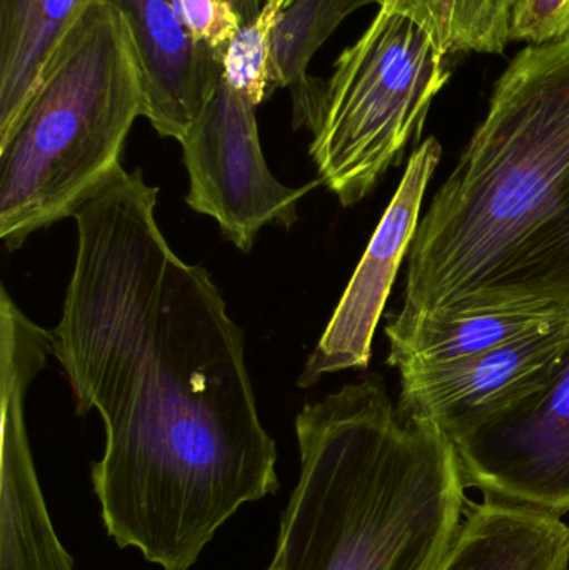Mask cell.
<instances>
[{
	"mask_svg": "<svg viewBox=\"0 0 569 570\" xmlns=\"http://www.w3.org/2000/svg\"><path fill=\"white\" fill-rule=\"evenodd\" d=\"M159 189L120 169L77 210L52 354L76 414L106 432L92 465L107 534L163 570H190L220 525L279 489L244 332L210 274L174 253Z\"/></svg>",
	"mask_w": 569,
	"mask_h": 570,
	"instance_id": "6da1fadb",
	"label": "cell"
},
{
	"mask_svg": "<svg viewBox=\"0 0 569 570\" xmlns=\"http://www.w3.org/2000/svg\"><path fill=\"white\" fill-rule=\"evenodd\" d=\"M406 261L398 318L569 308V37L511 60Z\"/></svg>",
	"mask_w": 569,
	"mask_h": 570,
	"instance_id": "7a4b0ae2",
	"label": "cell"
},
{
	"mask_svg": "<svg viewBox=\"0 0 569 570\" xmlns=\"http://www.w3.org/2000/svg\"><path fill=\"white\" fill-rule=\"evenodd\" d=\"M301 474L273 570H440L470 508L453 442L380 375L296 417Z\"/></svg>",
	"mask_w": 569,
	"mask_h": 570,
	"instance_id": "3957f363",
	"label": "cell"
},
{
	"mask_svg": "<svg viewBox=\"0 0 569 570\" xmlns=\"http://www.w3.org/2000/svg\"><path fill=\"white\" fill-rule=\"evenodd\" d=\"M144 116V73L124 13L90 2L50 53L10 136L0 142V239L17 250L89 203L122 169Z\"/></svg>",
	"mask_w": 569,
	"mask_h": 570,
	"instance_id": "277c9868",
	"label": "cell"
},
{
	"mask_svg": "<svg viewBox=\"0 0 569 570\" xmlns=\"http://www.w3.org/2000/svg\"><path fill=\"white\" fill-rule=\"evenodd\" d=\"M447 53L423 26L380 7L324 83L310 156L317 179L353 207L366 199L423 132L448 80Z\"/></svg>",
	"mask_w": 569,
	"mask_h": 570,
	"instance_id": "5b68a950",
	"label": "cell"
},
{
	"mask_svg": "<svg viewBox=\"0 0 569 570\" xmlns=\"http://www.w3.org/2000/svg\"><path fill=\"white\" fill-rule=\"evenodd\" d=\"M257 104L220 79L180 140L189 176L187 206L219 224L224 239L251 253L261 229L291 227L297 206L321 180L287 187L271 173L261 147Z\"/></svg>",
	"mask_w": 569,
	"mask_h": 570,
	"instance_id": "8992f818",
	"label": "cell"
},
{
	"mask_svg": "<svg viewBox=\"0 0 569 570\" xmlns=\"http://www.w3.org/2000/svg\"><path fill=\"white\" fill-rule=\"evenodd\" d=\"M467 489L483 501L569 512V347L545 387L453 439Z\"/></svg>",
	"mask_w": 569,
	"mask_h": 570,
	"instance_id": "52a82bcc",
	"label": "cell"
},
{
	"mask_svg": "<svg viewBox=\"0 0 569 570\" xmlns=\"http://www.w3.org/2000/svg\"><path fill=\"white\" fill-rule=\"evenodd\" d=\"M52 331L0 287V570H73L47 512L27 434L30 384L52 354Z\"/></svg>",
	"mask_w": 569,
	"mask_h": 570,
	"instance_id": "ba28073f",
	"label": "cell"
},
{
	"mask_svg": "<svg viewBox=\"0 0 569 570\" xmlns=\"http://www.w3.org/2000/svg\"><path fill=\"white\" fill-rule=\"evenodd\" d=\"M443 147L428 137L408 160L406 173L386 213L381 217L366 253L361 257L333 317L297 379L301 389L316 385L324 375L366 371L391 288L408 259L420 227L424 194L440 166Z\"/></svg>",
	"mask_w": 569,
	"mask_h": 570,
	"instance_id": "9c48e42d",
	"label": "cell"
},
{
	"mask_svg": "<svg viewBox=\"0 0 569 570\" xmlns=\"http://www.w3.org/2000/svg\"><path fill=\"white\" fill-rule=\"evenodd\" d=\"M569 347V322L493 351L400 368L396 407L434 422L450 441L547 385Z\"/></svg>",
	"mask_w": 569,
	"mask_h": 570,
	"instance_id": "30bf717a",
	"label": "cell"
},
{
	"mask_svg": "<svg viewBox=\"0 0 569 570\" xmlns=\"http://www.w3.org/2000/svg\"><path fill=\"white\" fill-rule=\"evenodd\" d=\"M126 17L144 73V116L183 140L223 79V57L190 32L180 0H107Z\"/></svg>",
	"mask_w": 569,
	"mask_h": 570,
	"instance_id": "8fae6325",
	"label": "cell"
},
{
	"mask_svg": "<svg viewBox=\"0 0 569 570\" xmlns=\"http://www.w3.org/2000/svg\"><path fill=\"white\" fill-rule=\"evenodd\" d=\"M569 322V308L537 305L511 307L460 317L398 318L390 315L387 365L444 364L493 351L510 342L551 331Z\"/></svg>",
	"mask_w": 569,
	"mask_h": 570,
	"instance_id": "7c38bea8",
	"label": "cell"
},
{
	"mask_svg": "<svg viewBox=\"0 0 569 570\" xmlns=\"http://www.w3.org/2000/svg\"><path fill=\"white\" fill-rule=\"evenodd\" d=\"M440 570H569V525L541 512L470 502Z\"/></svg>",
	"mask_w": 569,
	"mask_h": 570,
	"instance_id": "4fadbf2b",
	"label": "cell"
},
{
	"mask_svg": "<svg viewBox=\"0 0 569 570\" xmlns=\"http://www.w3.org/2000/svg\"><path fill=\"white\" fill-rule=\"evenodd\" d=\"M96 0H0V142L19 122L63 33Z\"/></svg>",
	"mask_w": 569,
	"mask_h": 570,
	"instance_id": "5bb4252c",
	"label": "cell"
},
{
	"mask_svg": "<svg viewBox=\"0 0 569 570\" xmlns=\"http://www.w3.org/2000/svg\"><path fill=\"white\" fill-rule=\"evenodd\" d=\"M376 0H293L271 30V92L310 82L311 60L346 17Z\"/></svg>",
	"mask_w": 569,
	"mask_h": 570,
	"instance_id": "9a60e30c",
	"label": "cell"
},
{
	"mask_svg": "<svg viewBox=\"0 0 569 570\" xmlns=\"http://www.w3.org/2000/svg\"><path fill=\"white\" fill-rule=\"evenodd\" d=\"M520 0H440L436 42L444 53H501Z\"/></svg>",
	"mask_w": 569,
	"mask_h": 570,
	"instance_id": "2e32d148",
	"label": "cell"
},
{
	"mask_svg": "<svg viewBox=\"0 0 569 570\" xmlns=\"http://www.w3.org/2000/svg\"><path fill=\"white\" fill-rule=\"evenodd\" d=\"M276 13L264 7L256 20L241 27L224 53L223 79L259 106L271 96V30Z\"/></svg>",
	"mask_w": 569,
	"mask_h": 570,
	"instance_id": "e0dca14e",
	"label": "cell"
},
{
	"mask_svg": "<svg viewBox=\"0 0 569 570\" xmlns=\"http://www.w3.org/2000/svg\"><path fill=\"white\" fill-rule=\"evenodd\" d=\"M569 37V0H520L511 39L530 46L557 42Z\"/></svg>",
	"mask_w": 569,
	"mask_h": 570,
	"instance_id": "ac0fdd59",
	"label": "cell"
},
{
	"mask_svg": "<svg viewBox=\"0 0 569 570\" xmlns=\"http://www.w3.org/2000/svg\"><path fill=\"white\" fill-rule=\"evenodd\" d=\"M180 6L190 32L224 60L227 46L241 29L233 7L226 0H180Z\"/></svg>",
	"mask_w": 569,
	"mask_h": 570,
	"instance_id": "d6986e66",
	"label": "cell"
},
{
	"mask_svg": "<svg viewBox=\"0 0 569 570\" xmlns=\"http://www.w3.org/2000/svg\"><path fill=\"white\" fill-rule=\"evenodd\" d=\"M438 2L440 0H376L380 7L396 10L416 20L436 40L438 30Z\"/></svg>",
	"mask_w": 569,
	"mask_h": 570,
	"instance_id": "ffe728a7",
	"label": "cell"
},
{
	"mask_svg": "<svg viewBox=\"0 0 569 570\" xmlns=\"http://www.w3.org/2000/svg\"><path fill=\"white\" fill-rule=\"evenodd\" d=\"M233 7L236 16L239 17L241 27L247 26L259 17L264 9V0H226Z\"/></svg>",
	"mask_w": 569,
	"mask_h": 570,
	"instance_id": "44dd1931",
	"label": "cell"
},
{
	"mask_svg": "<svg viewBox=\"0 0 569 570\" xmlns=\"http://www.w3.org/2000/svg\"><path fill=\"white\" fill-rule=\"evenodd\" d=\"M291 2H293V0H266L264 7H267L271 12H274L277 16V13L283 12Z\"/></svg>",
	"mask_w": 569,
	"mask_h": 570,
	"instance_id": "7402d4cb",
	"label": "cell"
},
{
	"mask_svg": "<svg viewBox=\"0 0 569 570\" xmlns=\"http://www.w3.org/2000/svg\"><path fill=\"white\" fill-rule=\"evenodd\" d=\"M269 570H273V569L269 568Z\"/></svg>",
	"mask_w": 569,
	"mask_h": 570,
	"instance_id": "603a6c76",
	"label": "cell"
}]
</instances>
